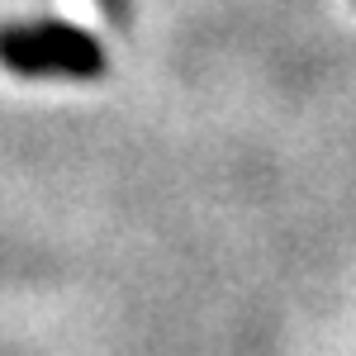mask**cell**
<instances>
[{
	"label": "cell",
	"instance_id": "6da1fadb",
	"mask_svg": "<svg viewBox=\"0 0 356 356\" xmlns=\"http://www.w3.org/2000/svg\"><path fill=\"white\" fill-rule=\"evenodd\" d=\"M0 62L15 76H100L105 72V53L100 43L72 24H10L0 29Z\"/></svg>",
	"mask_w": 356,
	"mask_h": 356
}]
</instances>
